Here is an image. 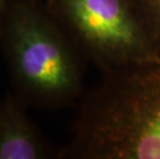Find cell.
<instances>
[{
  "label": "cell",
  "instance_id": "cell-1",
  "mask_svg": "<svg viewBox=\"0 0 160 159\" xmlns=\"http://www.w3.org/2000/svg\"><path fill=\"white\" fill-rule=\"evenodd\" d=\"M61 159H160V56L103 73Z\"/></svg>",
  "mask_w": 160,
  "mask_h": 159
},
{
  "label": "cell",
  "instance_id": "cell-2",
  "mask_svg": "<svg viewBox=\"0 0 160 159\" xmlns=\"http://www.w3.org/2000/svg\"><path fill=\"white\" fill-rule=\"evenodd\" d=\"M0 48L11 90L29 109L63 110L84 96L86 59L40 0H8Z\"/></svg>",
  "mask_w": 160,
  "mask_h": 159
},
{
  "label": "cell",
  "instance_id": "cell-3",
  "mask_svg": "<svg viewBox=\"0 0 160 159\" xmlns=\"http://www.w3.org/2000/svg\"><path fill=\"white\" fill-rule=\"evenodd\" d=\"M81 54L103 73L155 58L131 0H47Z\"/></svg>",
  "mask_w": 160,
  "mask_h": 159
},
{
  "label": "cell",
  "instance_id": "cell-4",
  "mask_svg": "<svg viewBox=\"0 0 160 159\" xmlns=\"http://www.w3.org/2000/svg\"><path fill=\"white\" fill-rule=\"evenodd\" d=\"M8 90L0 99V159H61L62 147L48 138Z\"/></svg>",
  "mask_w": 160,
  "mask_h": 159
},
{
  "label": "cell",
  "instance_id": "cell-5",
  "mask_svg": "<svg viewBox=\"0 0 160 159\" xmlns=\"http://www.w3.org/2000/svg\"><path fill=\"white\" fill-rule=\"evenodd\" d=\"M156 56H160V0H131Z\"/></svg>",
  "mask_w": 160,
  "mask_h": 159
},
{
  "label": "cell",
  "instance_id": "cell-6",
  "mask_svg": "<svg viewBox=\"0 0 160 159\" xmlns=\"http://www.w3.org/2000/svg\"><path fill=\"white\" fill-rule=\"evenodd\" d=\"M8 0H0V32H1L3 19H4L6 8H8Z\"/></svg>",
  "mask_w": 160,
  "mask_h": 159
}]
</instances>
